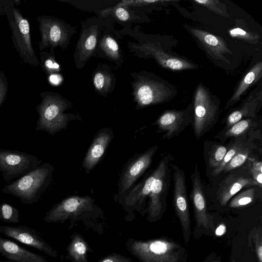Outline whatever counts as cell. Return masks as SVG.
<instances>
[{
    "label": "cell",
    "instance_id": "cell-1",
    "mask_svg": "<svg viewBox=\"0 0 262 262\" xmlns=\"http://www.w3.org/2000/svg\"><path fill=\"white\" fill-rule=\"evenodd\" d=\"M88 196H72L55 205L46 213L47 223H64L70 221L69 229L82 222L86 230L102 235L106 228V221L102 210Z\"/></svg>",
    "mask_w": 262,
    "mask_h": 262
},
{
    "label": "cell",
    "instance_id": "cell-2",
    "mask_svg": "<svg viewBox=\"0 0 262 262\" xmlns=\"http://www.w3.org/2000/svg\"><path fill=\"white\" fill-rule=\"evenodd\" d=\"M127 250L140 262H186V249L172 239L161 237L148 240L130 237Z\"/></svg>",
    "mask_w": 262,
    "mask_h": 262
},
{
    "label": "cell",
    "instance_id": "cell-3",
    "mask_svg": "<svg viewBox=\"0 0 262 262\" xmlns=\"http://www.w3.org/2000/svg\"><path fill=\"white\" fill-rule=\"evenodd\" d=\"M53 167L43 163L27 174L12 181L2 189L3 192L18 198L21 203H37L52 180Z\"/></svg>",
    "mask_w": 262,
    "mask_h": 262
},
{
    "label": "cell",
    "instance_id": "cell-4",
    "mask_svg": "<svg viewBox=\"0 0 262 262\" xmlns=\"http://www.w3.org/2000/svg\"><path fill=\"white\" fill-rule=\"evenodd\" d=\"M71 106V103L60 95L45 93L41 103L36 107L39 114L36 130L53 135L66 128L70 121L76 119L74 114L64 113Z\"/></svg>",
    "mask_w": 262,
    "mask_h": 262
},
{
    "label": "cell",
    "instance_id": "cell-5",
    "mask_svg": "<svg viewBox=\"0 0 262 262\" xmlns=\"http://www.w3.org/2000/svg\"><path fill=\"white\" fill-rule=\"evenodd\" d=\"M192 105V127L194 136L198 139L217 122L220 113V100L200 82L195 92Z\"/></svg>",
    "mask_w": 262,
    "mask_h": 262
},
{
    "label": "cell",
    "instance_id": "cell-6",
    "mask_svg": "<svg viewBox=\"0 0 262 262\" xmlns=\"http://www.w3.org/2000/svg\"><path fill=\"white\" fill-rule=\"evenodd\" d=\"M133 87L135 100L140 108L167 102L177 94L173 85L151 74H138Z\"/></svg>",
    "mask_w": 262,
    "mask_h": 262
},
{
    "label": "cell",
    "instance_id": "cell-7",
    "mask_svg": "<svg viewBox=\"0 0 262 262\" xmlns=\"http://www.w3.org/2000/svg\"><path fill=\"white\" fill-rule=\"evenodd\" d=\"M174 157L168 154L164 156L156 167L157 173L151 186L149 202L144 211L151 222L161 219L166 209V199L170 183L172 162Z\"/></svg>",
    "mask_w": 262,
    "mask_h": 262
},
{
    "label": "cell",
    "instance_id": "cell-8",
    "mask_svg": "<svg viewBox=\"0 0 262 262\" xmlns=\"http://www.w3.org/2000/svg\"><path fill=\"white\" fill-rule=\"evenodd\" d=\"M14 46L24 61L33 66L39 63L32 47L30 26L27 19L14 7L7 10Z\"/></svg>",
    "mask_w": 262,
    "mask_h": 262
},
{
    "label": "cell",
    "instance_id": "cell-9",
    "mask_svg": "<svg viewBox=\"0 0 262 262\" xmlns=\"http://www.w3.org/2000/svg\"><path fill=\"white\" fill-rule=\"evenodd\" d=\"M41 163V160L30 154L0 149V171L4 180L7 183L27 174Z\"/></svg>",
    "mask_w": 262,
    "mask_h": 262
},
{
    "label": "cell",
    "instance_id": "cell-10",
    "mask_svg": "<svg viewBox=\"0 0 262 262\" xmlns=\"http://www.w3.org/2000/svg\"><path fill=\"white\" fill-rule=\"evenodd\" d=\"M171 169L173 181V208L181 224L185 243L187 245L191 232L185 174L184 171L177 165L172 164Z\"/></svg>",
    "mask_w": 262,
    "mask_h": 262
},
{
    "label": "cell",
    "instance_id": "cell-11",
    "mask_svg": "<svg viewBox=\"0 0 262 262\" xmlns=\"http://www.w3.org/2000/svg\"><path fill=\"white\" fill-rule=\"evenodd\" d=\"M37 20L41 35L40 51L48 47L64 48L68 45L72 33L64 21L47 16H39Z\"/></svg>",
    "mask_w": 262,
    "mask_h": 262
},
{
    "label": "cell",
    "instance_id": "cell-12",
    "mask_svg": "<svg viewBox=\"0 0 262 262\" xmlns=\"http://www.w3.org/2000/svg\"><path fill=\"white\" fill-rule=\"evenodd\" d=\"M190 178L192 182L190 199L194 213L195 231L198 229H213V216L207 212L206 198L197 165Z\"/></svg>",
    "mask_w": 262,
    "mask_h": 262
},
{
    "label": "cell",
    "instance_id": "cell-13",
    "mask_svg": "<svg viewBox=\"0 0 262 262\" xmlns=\"http://www.w3.org/2000/svg\"><path fill=\"white\" fill-rule=\"evenodd\" d=\"M193 119V105L182 110H166L157 119L156 124L159 132H165L162 138L170 140L183 131Z\"/></svg>",
    "mask_w": 262,
    "mask_h": 262
},
{
    "label": "cell",
    "instance_id": "cell-14",
    "mask_svg": "<svg viewBox=\"0 0 262 262\" xmlns=\"http://www.w3.org/2000/svg\"><path fill=\"white\" fill-rule=\"evenodd\" d=\"M0 233L22 244L56 258L57 251L49 245L34 229L26 226H0Z\"/></svg>",
    "mask_w": 262,
    "mask_h": 262
},
{
    "label": "cell",
    "instance_id": "cell-15",
    "mask_svg": "<svg viewBox=\"0 0 262 262\" xmlns=\"http://www.w3.org/2000/svg\"><path fill=\"white\" fill-rule=\"evenodd\" d=\"M137 47L145 57L154 58L161 66L165 69L172 71H183L198 68L197 65L188 60L169 53L156 43L148 42Z\"/></svg>",
    "mask_w": 262,
    "mask_h": 262
},
{
    "label": "cell",
    "instance_id": "cell-16",
    "mask_svg": "<svg viewBox=\"0 0 262 262\" xmlns=\"http://www.w3.org/2000/svg\"><path fill=\"white\" fill-rule=\"evenodd\" d=\"M159 148L154 145L136 156L123 170L119 182V194L126 192L150 165L153 157Z\"/></svg>",
    "mask_w": 262,
    "mask_h": 262
},
{
    "label": "cell",
    "instance_id": "cell-17",
    "mask_svg": "<svg viewBox=\"0 0 262 262\" xmlns=\"http://www.w3.org/2000/svg\"><path fill=\"white\" fill-rule=\"evenodd\" d=\"M187 29L211 57L229 63L225 55L232 54V52L222 37L199 29L188 27Z\"/></svg>",
    "mask_w": 262,
    "mask_h": 262
},
{
    "label": "cell",
    "instance_id": "cell-18",
    "mask_svg": "<svg viewBox=\"0 0 262 262\" xmlns=\"http://www.w3.org/2000/svg\"><path fill=\"white\" fill-rule=\"evenodd\" d=\"M262 102V90L261 85L256 87L250 92L248 96L227 116L226 129L238 121L246 118L255 117Z\"/></svg>",
    "mask_w": 262,
    "mask_h": 262
},
{
    "label": "cell",
    "instance_id": "cell-19",
    "mask_svg": "<svg viewBox=\"0 0 262 262\" xmlns=\"http://www.w3.org/2000/svg\"><path fill=\"white\" fill-rule=\"evenodd\" d=\"M113 138L110 128H102L97 133L83 161L82 166L86 173L97 164Z\"/></svg>",
    "mask_w": 262,
    "mask_h": 262
},
{
    "label": "cell",
    "instance_id": "cell-20",
    "mask_svg": "<svg viewBox=\"0 0 262 262\" xmlns=\"http://www.w3.org/2000/svg\"><path fill=\"white\" fill-rule=\"evenodd\" d=\"M255 186L260 187L258 184L251 177L233 174L228 176L223 180L219 186L216 193L217 199L221 205L225 206L242 188L247 186Z\"/></svg>",
    "mask_w": 262,
    "mask_h": 262
},
{
    "label": "cell",
    "instance_id": "cell-21",
    "mask_svg": "<svg viewBox=\"0 0 262 262\" xmlns=\"http://www.w3.org/2000/svg\"><path fill=\"white\" fill-rule=\"evenodd\" d=\"M98 27L91 25L83 29L77 45L75 59L77 66L81 68L91 56L95 50L98 36Z\"/></svg>",
    "mask_w": 262,
    "mask_h": 262
},
{
    "label": "cell",
    "instance_id": "cell-22",
    "mask_svg": "<svg viewBox=\"0 0 262 262\" xmlns=\"http://www.w3.org/2000/svg\"><path fill=\"white\" fill-rule=\"evenodd\" d=\"M0 254L13 262H50L16 243L0 236Z\"/></svg>",
    "mask_w": 262,
    "mask_h": 262
},
{
    "label": "cell",
    "instance_id": "cell-23",
    "mask_svg": "<svg viewBox=\"0 0 262 262\" xmlns=\"http://www.w3.org/2000/svg\"><path fill=\"white\" fill-rule=\"evenodd\" d=\"M262 76V62L255 64L239 83L236 90L225 106L227 110L234 105L241 98L245 92L257 82Z\"/></svg>",
    "mask_w": 262,
    "mask_h": 262
},
{
    "label": "cell",
    "instance_id": "cell-24",
    "mask_svg": "<svg viewBox=\"0 0 262 262\" xmlns=\"http://www.w3.org/2000/svg\"><path fill=\"white\" fill-rule=\"evenodd\" d=\"M66 259L71 262H89L88 253L92 252L83 236L74 233L66 248Z\"/></svg>",
    "mask_w": 262,
    "mask_h": 262
},
{
    "label": "cell",
    "instance_id": "cell-25",
    "mask_svg": "<svg viewBox=\"0 0 262 262\" xmlns=\"http://www.w3.org/2000/svg\"><path fill=\"white\" fill-rule=\"evenodd\" d=\"M253 119L254 118H248L241 120L230 127L223 129L216 138L224 142L229 138L246 136L251 129H254L256 126Z\"/></svg>",
    "mask_w": 262,
    "mask_h": 262
},
{
    "label": "cell",
    "instance_id": "cell-26",
    "mask_svg": "<svg viewBox=\"0 0 262 262\" xmlns=\"http://www.w3.org/2000/svg\"><path fill=\"white\" fill-rule=\"evenodd\" d=\"M248 139L246 136H241L235 138L234 142H232L221 162L219 165L213 169L211 172V175L216 176L219 175L222 172L227 164L231 160L234 156L244 146Z\"/></svg>",
    "mask_w": 262,
    "mask_h": 262
},
{
    "label": "cell",
    "instance_id": "cell-27",
    "mask_svg": "<svg viewBox=\"0 0 262 262\" xmlns=\"http://www.w3.org/2000/svg\"><path fill=\"white\" fill-rule=\"evenodd\" d=\"M254 147V145L248 139L244 146L227 164L223 171L225 172H228L242 166L247 161Z\"/></svg>",
    "mask_w": 262,
    "mask_h": 262
},
{
    "label": "cell",
    "instance_id": "cell-28",
    "mask_svg": "<svg viewBox=\"0 0 262 262\" xmlns=\"http://www.w3.org/2000/svg\"><path fill=\"white\" fill-rule=\"evenodd\" d=\"M248 244L255 254L257 262H262V229L260 226L255 227L249 231Z\"/></svg>",
    "mask_w": 262,
    "mask_h": 262
},
{
    "label": "cell",
    "instance_id": "cell-29",
    "mask_svg": "<svg viewBox=\"0 0 262 262\" xmlns=\"http://www.w3.org/2000/svg\"><path fill=\"white\" fill-rule=\"evenodd\" d=\"M113 82V75L107 71H98L93 78L94 86L101 94L108 93L112 86Z\"/></svg>",
    "mask_w": 262,
    "mask_h": 262
},
{
    "label": "cell",
    "instance_id": "cell-30",
    "mask_svg": "<svg viewBox=\"0 0 262 262\" xmlns=\"http://www.w3.org/2000/svg\"><path fill=\"white\" fill-rule=\"evenodd\" d=\"M255 188H251L238 193L230 199L229 206L232 208H237L252 203L255 199Z\"/></svg>",
    "mask_w": 262,
    "mask_h": 262
},
{
    "label": "cell",
    "instance_id": "cell-31",
    "mask_svg": "<svg viewBox=\"0 0 262 262\" xmlns=\"http://www.w3.org/2000/svg\"><path fill=\"white\" fill-rule=\"evenodd\" d=\"M100 47L108 57L114 61L119 60L120 55L118 43L111 36H104L100 41Z\"/></svg>",
    "mask_w": 262,
    "mask_h": 262
},
{
    "label": "cell",
    "instance_id": "cell-32",
    "mask_svg": "<svg viewBox=\"0 0 262 262\" xmlns=\"http://www.w3.org/2000/svg\"><path fill=\"white\" fill-rule=\"evenodd\" d=\"M0 220L5 223L16 224L19 222L18 209L6 203L0 205Z\"/></svg>",
    "mask_w": 262,
    "mask_h": 262
},
{
    "label": "cell",
    "instance_id": "cell-33",
    "mask_svg": "<svg viewBox=\"0 0 262 262\" xmlns=\"http://www.w3.org/2000/svg\"><path fill=\"white\" fill-rule=\"evenodd\" d=\"M229 33L232 37L242 39L251 44L257 43L260 38L258 34L250 32L241 27H236L230 29Z\"/></svg>",
    "mask_w": 262,
    "mask_h": 262
},
{
    "label": "cell",
    "instance_id": "cell-34",
    "mask_svg": "<svg viewBox=\"0 0 262 262\" xmlns=\"http://www.w3.org/2000/svg\"><path fill=\"white\" fill-rule=\"evenodd\" d=\"M228 148L221 144L214 145L208 154V164L213 169L216 168L224 157Z\"/></svg>",
    "mask_w": 262,
    "mask_h": 262
},
{
    "label": "cell",
    "instance_id": "cell-35",
    "mask_svg": "<svg viewBox=\"0 0 262 262\" xmlns=\"http://www.w3.org/2000/svg\"><path fill=\"white\" fill-rule=\"evenodd\" d=\"M194 2L216 14L230 17L226 5L218 0H194Z\"/></svg>",
    "mask_w": 262,
    "mask_h": 262
},
{
    "label": "cell",
    "instance_id": "cell-36",
    "mask_svg": "<svg viewBox=\"0 0 262 262\" xmlns=\"http://www.w3.org/2000/svg\"><path fill=\"white\" fill-rule=\"evenodd\" d=\"M41 66L43 69L49 74H54L59 72L60 66L56 62L53 55L46 53H40Z\"/></svg>",
    "mask_w": 262,
    "mask_h": 262
},
{
    "label": "cell",
    "instance_id": "cell-37",
    "mask_svg": "<svg viewBox=\"0 0 262 262\" xmlns=\"http://www.w3.org/2000/svg\"><path fill=\"white\" fill-rule=\"evenodd\" d=\"M252 178L261 187L262 184V164L260 161H253L250 168Z\"/></svg>",
    "mask_w": 262,
    "mask_h": 262
},
{
    "label": "cell",
    "instance_id": "cell-38",
    "mask_svg": "<svg viewBox=\"0 0 262 262\" xmlns=\"http://www.w3.org/2000/svg\"><path fill=\"white\" fill-rule=\"evenodd\" d=\"M97 262H134L130 258L119 253H112L101 258Z\"/></svg>",
    "mask_w": 262,
    "mask_h": 262
},
{
    "label": "cell",
    "instance_id": "cell-39",
    "mask_svg": "<svg viewBox=\"0 0 262 262\" xmlns=\"http://www.w3.org/2000/svg\"><path fill=\"white\" fill-rule=\"evenodd\" d=\"M116 16L120 20L126 21L129 17L128 12L123 7H118L115 10Z\"/></svg>",
    "mask_w": 262,
    "mask_h": 262
},
{
    "label": "cell",
    "instance_id": "cell-40",
    "mask_svg": "<svg viewBox=\"0 0 262 262\" xmlns=\"http://www.w3.org/2000/svg\"><path fill=\"white\" fill-rule=\"evenodd\" d=\"M7 91V84L4 79L0 76V108L4 102Z\"/></svg>",
    "mask_w": 262,
    "mask_h": 262
},
{
    "label": "cell",
    "instance_id": "cell-41",
    "mask_svg": "<svg viewBox=\"0 0 262 262\" xmlns=\"http://www.w3.org/2000/svg\"><path fill=\"white\" fill-rule=\"evenodd\" d=\"M226 226L224 224H221L216 229L215 234L217 236H221L226 232Z\"/></svg>",
    "mask_w": 262,
    "mask_h": 262
},
{
    "label": "cell",
    "instance_id": "cell-42",
    "mask_svg": "<svg viewBox=\"0 0 262 262\" xmlns=\"http://www.w3.org/2000/svg\"><path fill=\"white\" fill-rule=\"evenodd\" d=\"M61 79V77L58 74H52L50 76V81L55 84H59Z\"/></svg>",
    "mask_w": 262,
    "mask_h": 262
},
{
    "label": "cell",
    "instance_id": "cell-43",
    "mask_svg": "<svg viewBox=\"0 0 262 262\" xmlns=\"http://www.w3.org/2000/svg\"><path fill=\"white\" fill-rule=\"evenodd\" d=\"M231 262H236V260H235V259L233 258V259H232Z\"/></svg>",
    "mask_w": 262,
    "mask_h": 262
},
{
    "label": "cell",
    "instance_id": "cell-44",
    "mask_svg": "<svg viewBox=\"0 0 262 262\" xmlns=\"http://www.w3.org/2000/svg\"><path fill=\"white\" fill-rule=\"evenodd\" d=\"M212 262H221V261L218 260H215L213 261Z\"/></svg>",
    "mask_w": 262,
    "mask_h": 262
},
{
    "label": "cell",
    "instance_id": "cell-45",
    "mask_svg": "<svg viewBox=\"0 0 262 262\" xmlns=\"http://www.w3.org/2000/svg\"><path fill=\"white\" fill-rule=\"evenodd\" d=\"M0 262H10V261H3V260H0ZM12 262H13V261H12Z\"/></svg>",
    "mask_w": 262,
    "mask_h": 262
}]
</instances>
